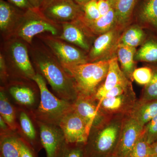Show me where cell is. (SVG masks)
<instances>
[{
  "label": "cell",
  "instance_id": "2e32d148",
  "mask_svg": "<svg viewBox=\"0 0 157 157\" xmlns=\"http://www.w3.org/2000/svg\"><path fill=\"white\" fill-rule=\"evenodd\" d=\"M136 94L132 89L114 98H104L98 102L99 107L108 116L129 115L137 101Z\"/></svg>",
  "mask_w": 157,
  "mask_h": 157
},
{
  "label": "cell",
  "instance_id": "e575fe53",
  "mask_svg": "<svg viewBox=\"0 0 157 157\" xmlns=\"http://www.w3.org/2000/svg\"><path fill=\"white\" fill-rule=\"evenodd\" d=\"M0 79L1 86H5L9 79L6 60L2 52L0 53Z\"/></svg>",
  "mask_w": 157,
  "mask_h": 157
},
{
  "label": "cell",
  "instance_id": "e0dca14e",
  "mask_svg": "<svg viewBox=\"0 0 157 157\" xmlns=\"http://www.w3.org/2000/svg\"><path fill=\"white\" fill-rule=\"evenodd\" d=\"M73 110L88 124L90 128L97 126L111 116L102 111L98 101L92 98L78 97L73 103Z\"/></svg>",
  "mask_w": 157,
  "mask_h": 157
},
{
  "label": "cell",
  "instance_id": "3957f363",
  "mask_svg": "<svg viewBox=\"0 0 157 157\" xmlns=\"http://www.w3.org/2000/svg\"><path fill=\"white\" fill-rule=\"evenodd\" d=\"M62 65L73 78L78 97L93 98L106 78L109 60L79 65Z\"/></svg>",
  "mask_w": 157,
  "mask_h": 157
},
{
  "label": "cell",
  "instance_id": "ac0fdd59",
  "mask_svg": "<svg viewBox=\"0 0 157 157\" xmlns=\"http://www.w3.org/2000/svg\"><path fill=\"white\" fill-rule=\"evenodd\" d=\"M24 12L9 2L0 0V31L3 40L11 38Z\"/></svg>",
  "mask_w": 157,
  "mask_h": 157
},
{
  "label": "cell",
  "instance_id": "4dcf8cb0",
  "mask_svg": "<svg viewBox=\"0 0 157 157\" xmlns=\"http://www.w3.org/2000/svg\"><path fill=\"white\" fill-rule=\"evenodd\" d=\"M149 155H151V145L147 141L143 131L135 144L130 157H145Z\"/></svg>",
  "mask_w": 157,
  "mask_h": 157
},
{
  "label": "cell",
  "instance_id": "cb8c5ba5",
  "mask_svg": "<svg viewBox=\"0 0 157 157\" xmlns=\"http://www.w3.org/2000/svg\"><path fill=\"white\" fill-rule=\"evenodd\" d=\"M0 157H20V136L17 132L0 134Z\"/></svg>",
  "mask_w": 157,
  "mask_h": 157
},
{
  "label": "cell",
  "instance_id": "d4e9b609",
  "mask_svg": "<svg viewBox=\"0 0 157 157\" xmlns=\"http://www.w3.org/2000/svg\"><path fill=\"white\" fill-rule=\"evenodd\" d=\"M114 9L117 26L123 29L131 20L137 0H109Z\"/></svg>",
  "mask_w": 157,
  "mask_h": 157
},
{
  "label": "cell",
  "instance_id": "7402d4cb",
  "mask_svg": "<svg viewBox=\"0 0 157 157\" xmlns=\"http://www.w3.org/2000/svg\"><path fill=\"white\" fill-rule=\"evenodd\" d=\"M0 117L12 131L17 132V107L10 101L4 87L2 86L0 88Z\"/></svg>",
  "mask_w": 157,
  "mask_h": 157
},
{
  "label": "cell",
  "instance_id": "30bf717a",
  "mask_svg": "<svg viewBox=\"0 0 157 157\" xmlns=\"http://www.w3.org/2000/svg\"><path fill=\"white\" fill-rule=\"evenodd\" d=\"M17 128L20 137L37 153L42 148L38 121L33 112L17 107Z\"/></svg>",
  "mask_w": 157,
  "mask_h": 157
},
{
  "label": "cell",
  "instance_id": "277c9868",
  "mask_svg": "<svg viewBox=\"0 0 157 157\" xmlns=\"http://www.w3.org/2000/svg\"><path fill=\"white\" fill-rule=\"evenodd\" d=\"M2 46L1 52L6 60L9 80H33L37 73L30 57L29 44L11 37L4 40Z\"/></svg>",
  "mask_w": 157,
  "mask_h": 157
},
{
  "label": "cell",
  "instance_id": "44dd1931",
  "mask_svg": "<svg viewBox=\"0 0 157 157\" xmlns=\"http://www.w3.org/2000/svg\"><path fill=\"white\" fill-rule=\"evenodd\" d=\"M80 20L94 36H100L117 26L116 15L113 8L107 14L95 21L88 22Z\"/></svg>",
  "mask_w": 157,
  "mask_h": 157
},
{
  "label": "cell",
  "instance_id": "9c48e42d",
  "mask_svg": "<svg viewBox=\"0 0 157 157\" xmlns=\"http://www.w3.org/2000/svg\"><path fill=\"white\" fill-rule=\"evenodd\" d=\"M122 29L116 27L100 35L94 41L87 53L88 63L109 60L117 52Z\"/></svg>",
  "mask_w": 157,
  "mask_h": 157
},
{
  "label": "cell",
  "instance_id": "9a60e30c",
  "mask_svg": "<svg viewBox=\"0 0 157 157\" xmlns=\"http://www.w3.org/2000/svg\"><path fill=\"white\" fill-rule=\"evenodd\" d=\"M61 24V33L57 37L88 53L92 46L91 39L95 36L90 33L80 20Z\"/></svg>",
  "mask_w": 157,
  "mask_h": 157
},
{
  "label": "cell",
  "instance_id": "8992f818",
  "mask_svg": "<svg viewBox=\"0 0 157 157\" xmlns=\"http://www.w3.org/2000/svg\"><path fill=\"white\" fill-rule=\"evenodd\" d=\"M62 26L48 19L39 9L33 8L25 11L11 37L21 39L30 45L37 36L48 33L59 36Z\"/></svg>",
  "mask_w": 157,
  "mask_h": 157
},
{
  "label": "cell",
  "instance_id": "484cf974",
  "mask_svg": "<svg viewBox=\"0 0 157 157\" xmlns=\"http://www.w3.org/2000/svg\"><path fill=\"white\" fill-rule=\"evenodd\" d=\"M144 31L137 25H133L126 29L120 37L118 45L136 48L146 41Z\"/></svg>",
  "mask_w": 157,
  "mask_h": 157
},
{
  "label": "cell",
  "instance_id": "83f0119b",
  "mask_svg": "<svg viewBox=\"0 0 157 157\" xmlns=\"http://www.w3.org/2000/svg\"><path fill=\"white\" fill-rule=\"evenodd\" d=\"M143 24L157 32V0H146L139 13Z\"/></svg>",
  "mask_w": 157,
  "mask_h": 157
},
{
  "label": "cell",
  "instance_id": "60d3db41",
  "mask_svg": "<svg viewBox=\"0 0 157 157\" xmlns=\"http://www.w3.org/2000/svg\"><path fill=\"white\" fill-rule=\"evenodd\" d=\"M151 155L157 157V141L152 144H151Z\"/></svg>",
  "mask_w": 157,
  "mask_h": 157
},
{
  "label": "cell",
  "instance_id": "836d02e7",
  "mask_svg": "<svg viewBox=\"0 0 157 157\" xmlns=\"http://www.w3.org/2000/svg\"><path fill=\"white\" fill-rule=\"evenodd\" d=\"M144 137L149 144L157 141V115L144 128Z\"/></svg>",
  "mask_w": 157,
  "mask_h": 157
},
{
  "label": "cell",
  "instance_id": "d590c367",
  "mask_svg": "<svg viewBox=\"0 0 157 157\" xmlns=\"http://www.w3.org/2000/svg\"><path fill=\"white\" fill-rule=\"evenodd\" d=\"M20 157H37V153L20 137Z\"/></svg>",
  "mask_w": 157,
  "mask_h": 157
},
{
  "label": "cell",
  "instance_id": "d6a6232c",
  "mask_svg": "<svg viewBox=\"0 0 157 157\" xmlns=\"http://www.w3.org/2000/svg\"><path fill=\"white\" fill-rule=\"evenodd\" d=\"M153 75V68L143 67L137 68L134 70L132 74V78L138 84L145 86L151 80Z\"/></svg>",
  "mask_w": 157,
  "mask_h": 157
},
{
  "label": "cell",
  "instance_id": "5b68a950",
  "mask_svg": "<svg viewBox=\"0 0 157 157\" xmlns=\"http://www.w3.org/2000/svg\"><path fill=\"white\" fill-rule=\"evenodd\" d=\"M33 80L38 85L40 92V102L33 112L34 116L38 121L59 126L62 119L73 110V103L62 100L52 93L46 80L39 73Z\"/></svg>",
  "mask_w": 157,
  "mask_h": 157
},
{
  "label": "cell",
  "instance_id": "8d00e7d4",
  "mask_svg": "<svg viewBox=\"0 0 157 157\" xmlns=\"http://www.w3.org/2000/svg\"><path fill=\"white\" fill-rule=\"evenodd\" d=\"M7 2L24 11L34 8L28 0H7Z\"/></svg>",
  "mask_w": 157,
  "mask_h": 157
},
{
  "label": "cell",
  "instance_id": "7c38bea8",
  "mask_svg": "<svg viewBox=\"0 0 157 157\" xmlns=\"http://www.w3.org/2000/svg\"><path fill=\"white\" fill-rule=\"evenodd\" d=\"M40 10L48 19L60 24L79 19L83 14L82 7L73 0H56Z\"/></svg>",
  "mask_w": 157,
  "mask_h": 157
},
{
  "label": "cell",
  "instance_id": "74e56055",
  "mask_svg": "<svg viewBox=\"0 0 157 157\" xmlns=\"http://www.w3.org/2000/svg\"><path fill=\"white\" fill-rule=\"evenodd\" d=\"M98 6L101 16L107 14L113 8L109 0H98Z\"/></svg>",
  "mask_w": 157,
  "mask_h": 157
},
{
  "label": "cell",
  "instance_id": "ab89813d",
  "mask_svg": "<svg viewBox=\"0 0 157 157\" xmlns=\"http://www.w3.org/2000/svg\"><path fill=\"white\" fill-rule=\"evenodd\" d=\"M33 7L36 9H40L42 0H28Z\"/></svg>",
  "mask_w": 157,
  "mask_h": 157
},
{
  "label": "cell",
  "instance_id": "b9f144b4",
  "mask_svg": "<svg viewBox=\"0 0 157 157\" xmlns=\"http://www.w3.org/2000/svg\"><path fill=\"white\" fill-rule=\"evenodd\" d=\"M76 4L78 5V6H81V7H83L85 4L89 2L90 1L92 0H73Z\"/></svg>",
  "mask_w": 157,
  "mask_h": 157
},
{
  "label": "cell",
  "instance_id": "d6986e66",
  "mask_svg": "<svg viewBox=\"0 0 157 157\" xmlns=\"http://www.w3.org/2000/svg\"><path fill=\"white\" fill-rule=\"evenodd\" d=\"M132 81L127 78L119 65L117 56L109 60V67L106 78L98 89L93 99L98 102L104 98L105 94L113 88L119 85L128 84Z\"/></svg>",
  "mask_w": 157,
  "mask_h": 157
},
{
  "label": "cell",
  "instance_id": "ffe728a7",
  "mask_svg": "<svg viewBox=\"0 0 157 157\" xmlns=\"http://www.w3.org/2000/svg\"><path fill=\"white\" fill-rule=\"evenodd\" d=\"M157 115V100L143 101L137 100L129 115L144 128Z\"/></svg>",
  "mask_w": 157,
  "mask_h": 157
},
{
  "label": "cell",
  "instance_id": "ba28073f",
  "mask_svg": "<svg viewBox=\"0 0 157 157\" xmlns=\"http://www.w3.org/2000/svg\"><path fill=\"white\" fill-rule=\"evenodd\" d=\"M36 37L51 51L62 65H76L88 63L86 52L58 37L44 33Z\"/></svg>",
  "mask_w": 157,
  "mask_h": 157
},
{
  "label": "cell",
  "instance_id": "bcb514c9",
  "mask_svg": "<svg viewBox=\"0 0 157 157\" xmlns=\"http://www.w3.org/2000/svg\"></svg>",
  "mask_w": 157,
  "mask_h": 157
},
{
  "label": "cell",
  "instance_id": "ee69618b",
  "mask_svg": "<svg viewBox=\"0 0 157 157\" xmlns=\"http://www.w3.org/2000/svg\"><path fill=\"white\" fill-rule=\"evenodd\" d=\"M145 157H154L152 155H149V156H147Z\"/></svg>",
  "mask_w": 157,
  "mask_h": 157
},
{
  "label": "cell",
  "instance_id": "7bdbcfd3",
  "mask_svg": "<svg viewBox=\"0 0 157 157\" xmlns=\"http://www.w3.org/2000/svg\"><path fill=\"white\" fill-rule=\"evenodd\" d=\"M56 1V0H42V4L41 6H40V9H43L45 6H48L51 3L54 2V1Z\"/></svg>",
  "mask_w": 157,
  "mask_h": 157
},
{
  "label": "cell",
  "instance_id": "f35d334b",
  "mask_svg": "<svg viewBox=\"0 0 157 157\" xmlns=\"http://www.w3.org/2000/svg\"><path fill=\"white\" fill-rule=\"evenodd\" d=\"M11 131H12L11 128L3 119L2 118L0 117V134H6Z\"/></svg>",
  "mask_w": 157,
  "mask_h": 157
},
{
  "label": "cell",
  "instance_id": "4316f807",
  "mask_svg": "<svg viewBox=\"0 0 157 157\" xmlns=\"http://www.w3.org/2000/svg\"><path fill=\"white\" fill-rule=\"evenodd\" d=\"M135 61L157 63V38L151 37L147 39L137 51Z\"/></svg>",
  "mask_w": 157,
  "mask_h": 157
},
{
  "label": "cell",
  "instance_id": "8fae6325",
  "mask_svg": "<svg viewBox=\"0 0 157 157\" xmlns=\"http://www.w3.org/2000/svg\"><path fill=\"white\" fill-rule=\"evenodd\" d=\"M144 128L129 115L125 116L120 135L113 157H130Z\"/></svg>",
  "mask_w": 157,
  "mask_h": 157
},
{
  "label": "cell",
  "instance_id": "6da1fadb",
  "mask_svg": "<svg viewBox=\"0 0 157 157\" xmlns=\"http://www.w3.org/2000/svg\"><path fill=\"white\" fill-rule=\"evenodd\" d=\"M29 53L36 72L48 82L54 94L70 103L76 101L78 93L74 80L51 51L40 40H33Z\"/></svg>",
  "mask_w": 157,
  "mask_h": 157
},
{
  "label": "cell",
  "instance_id": "f1b7e54d",
  "mask_svg": "<svg viewBox=\"0 0 157 157\" xmlns=\"http://www.w3.org/2000/svg\"><path fill=\"white\" fill-rule=\"evenodd\" d=\"M153 75L151 80L144 86L140 101H143L157 100V67L153 68Z\"/></svg>",
  "mask_w": 157,
  "mask_h": 157
},
{
  "label": "cell",
  "instance_id": "7a4b0ae2",
  "mask_svg": "<svg viewBox=\"0 0 157 157\" xmlns=\"http://www.w3.org/2000/svg\"><path fill=\"white\" fill-rule=\"evenodd\" d=\"M125 116H112L91 128L85 144L87 157H110L116 148Z\"/></svg>",
  "mask_w": 157,
  "mask_h": 157
},
{
  "label": "cell",
  "instance_id": "4fadbf2b",
  "mask_svg": "<svg viewBox=\"0 0 157 157\" xmlns=\"http://www.w3.org/2000/svg\"><path fill=\"white\" fill-rule=\"evenodd\" d=\"M59 126L63 132L67 143L85 144L90 128L74 110L62 119Z\"/></svg>",
  "mask_w": 157,
  "mask_h": 157
},
{
  "label": "cell",
  "instance_id": "1f68e13d",
  "mask_svg": "<svg viewBox=\"0 0 157 157\" xmlns=\"http://www.w3.org/2000/svg\"><path fill=\"white\" fill-rule=\"evenodd\" d=\"M59 157H87L85 144L67 143Z\"/></svg>",
  "mask_w": 157,
  "mask_h": 157
},
{
  "label": "cell",
  "instance_id": "5bb4252c",
  "mask_svg": "<svg viewBox=\"0 0 157 157\" xmlns=\"http://www.w3.org/2000/svg\"><path fill=\"white\" fill-rule=\"evenodd\" d=\"M37 121L46 157H59L67 144L61 129L59 126Z\"/></svg>",
  "mask_w": 157,
  "mask_h": 157
},
{
  "label": "cell",
  "instance_id": "52a82bcc",
  "mask_svg": "<svg viewBox=\"0 0 157 157\" xmlns=\"http://www.w3.org/2000/svg\"><path fill=\"white\" fill-rule=\"evenodd\" d=\"M2 87L16 107L33 113L39 106L40 90L33 80L10 79Z\"/></svg>",
  "mask_w": 157,
  "mask_h": 157
},
{
  "label": "cell",
  "instance_id": "f546056e",
  "mask_svg": "<svg viewBox=\"0 0 157 157\" xmlns=\"http://www.w3.org/2000/svg\"><path fill=\"white\" fill-rule=\"evenodd\" d=\"M83 14L79 19L82 21L91 22L101 17L98 6V0H92L82 7Z\"/></svg>",
  "mask_w": 157,
  "mask_h": 157
},
{
  "label": "cell",
  "instance_id": "f6af8a7d",
  "mask_svg": "<svg viewBox=\"0 0 157 157\" xmlns=\"http://www.w3.org/2000/svg\"><path fill=\"white\" fill-rule=\"evenodd\" d=\"M113 157L111 156V157Z\"/></svg>",
  "mask_w": 157,
  "mask_h": 157
},
{
  "label": "cell",
  "instance_id": "603a6c76",
  "mask_svg": "<svg viewBox=\"0 0 157 157\" xmlns=\"http://www.w3.org/2000/svg\"><path fill=\"white\" fill-rule=\"evenodd\" d=\"M137 51L136 48L118 45L116 53L121 68L127 78L133 80L132 74L136 69L135 56Z\"/></svg>",
  "mask_w": 157,
  "mask_h": 157
}]
</instances>
